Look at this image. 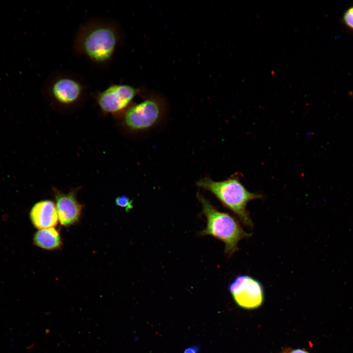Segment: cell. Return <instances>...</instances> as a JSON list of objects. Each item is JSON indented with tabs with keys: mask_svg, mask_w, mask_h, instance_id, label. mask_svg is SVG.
Listing matches in <instances>:
<instances>
[{
	"mask_svg": "<svg viewBox=\"0 0 353 353\" xmlns=\"http://www.w3.org/2000/svg\"><path fill=\"white\" fill-rule=\"evenodd\" d=\"M54 196L60 223L69 226L76 223L80 217L82 206L76 200L75 193H64L56 190Z\"/></svg>",
	"mask_w": 353,
	"mask_h": 353,
	"instance_id": "8",
	"label": "cell"
},
{
	"mask_svg": "<svg viewBox=\"0 0 353 353\" xmlns=\"http://www.w3.org/2000/svg\"><path fill=\"white\" fill-rule=\"evenodd\" d=\"M43 90L53 102L69 106L83 100L88 90L85 81L80 76L72 72L60 70L49 76Z\"/></svg>",
	"mask_w": 353,
	"mask_h": 353,
	"instance_id": "4",
	"label": "cell"
},
{
	"mask_svg": "<svg viewBox=\"0 0 353 353\" xmlns=\"http://www.w3.org/2000/svg\"><path fill=\"white\" fill-rule=\"evenodd\" d=\"M115 203L122 208H125L126 212L133 208L132 200L126 196H121L116 198Z\"/></svg>",
	"mask_w": 353,
	"mask_h": 353,
	"instance_id": "12",
	"label": "cell"
},
{
	"mask_svg": "<svg viewBox=\"0 0 353 353\" xmlns=\"http://www.w3.org/2000/svg\"><path fill=\"white\" fill-rule=\"evenodd\" d=\"M197 197L206 219V226L199 234L211 236L223 242L225 245V253L231 256L239 250V242L251 237L252 233L244 230L234 217L218 210L202 195L198 193Z\"/></svg>",
	"mask_w": 353,
	"mask_h": 353,
	"instance_id": "3",
	"label": "cell"
},
{
	"mask_svg": "<svg viewBox=\"0 0 353 353\" xmlns=\"http://www.w3.org/2000/svg\"><path fill=\"white\" fill-rule=\"evenodd\" d=\"M342 22L347 28L353 31V5L348 7L344 12Z\"/></svg>",
	"mask_w": 353,
	"mask_h": 353,
	"instance_id": "11",
	"label": "cell"
},
{
	"mask_svg": "<svg viewBox=\"0 0 353 353\" xmlns=\"http://www.w3.org/2000/svg\"><path fill=\"white\" fill-rule=\"evenodd\" d=\"M290 353H309L307 351L302 349H296L292 351Z\"/></svg>",
	"mask_w": 353,
	"mask_h": 353,
	"instance_id": "14",
	"label": "cell"
},
{
	"mask_svg": "<svg viewBox=\"0 0 353 353\" xmlns=\"http://www.w3.org/2000/svg\"><path fill=\"white\" fill-rule=\"evenodd\" d=\"M124 39L120 24L109 18H92L82 24L72 43L74 54L98 67H106L112 61Z\"/></svg>",
	"mask_w": 353,
	"mask_h": 353,
	"instance_id": "1",
	"label": "cell"
},
{
	"mask_svg": "<svg viewBox=\"0 0 353 353\" xmlns=\"http://www.w3.org/2000/svg\"><path fill=\"white\" fill-rule=\"evenodd\" d=\"M30 218L32 224L39 229L54 227L58 221L55 204L50 200L37 202L31 208Z\"/></svg>",
	"mask_w": 353,
	"mask_h": 353,
	"instance_id": "9",
	"label": "cell"
},
{
	"mask_svg": "<svg viewBox=\"0 0 353 353\" xmlns=\"http://www.w3.org/2000/svg\"><path fill=\"white\" fill-rule=\"evenodd\" d=\"M163 112L164 104L161 98L152 95L129 106L126 111L124 122L131 130H146L157 124Z\"/></svg>",
	"mask_w": 353,
	"mask_h": 353,
	"instance_id": "5",
	"label": "cell"
},
{
	"mask_svg": "<svg viewBox=\"0 0 353 353\" xmlns=\"http://www.w3.org/2000/svg\"><path fill=\"white\" fill-rule=\"evenodd\" d=\"M228 289L236 303L245 309H254L261 306L264 300V289L261 282L246 274L236 276Z\"/></svg>",
	"mask_w": 353,
	"mask_h": 353,
	"instance_id": "6",
	"label": "cell"
},
{
	"mask_svg": "<svg viewBox=\"0 0 353 353\" xmlns=\"http://www.w3.org/2000/svg\"><path fill=\"white\" fill-rule=\"evenodd\" d=\"M196 185L214 195L222 204L237 216L245 226L252 227L253 222L247 205L250 201L261 199L262 196L248 191L240 182L238 176H233L222 181H214L204 177Z\"/></svg>",
	"mask_w": 353,
	"mask_h": 353,
	"instance_id": "2",
	"label": "cell"
},
{
	"mask_svg": "<svg viewBox=\"0 0 353 353\" xmlns=\"http://www.w3.org/2000/svg\"><path fill=\"white\" fill-rule=\"evenodd\" d=\"M140 90L130 85L113 83L97 92L95 99L104 112L115 113L126 110Z\"/></svg>",
	"mask_w": 353,
	"mask_h": 353,
	"instance_id": "7",
	"label": "cell"
},
{
	"mask_svg": "<svg viewBox=\"0 0 353 353\" xmlns=\"http://www.w3.org/2000/svg\"><path fill=\"white\" fill-rule=\"evenodd\" d=\"M199 348L198 346H193L186 349L184 353H199Z\"/></svg>",
	"mask_w": 353,
	"mask_h": 353,
	"instance_id": "13",
	"label": "cell"
},
{
	"mask_svg": "<svg viewBox=\"0 0 353 353\" xmlns=\"http://www.w3.org/2000/svg\"><path fill=\"white\" fill-rule=\"evenodd\" d=\"M35 245L47 250L58 249L62 245L60 234L54 227L39 229L34 235Z\"/></svg>",
	"mask_w": 353,
	"mask_h": 353,
	"instance_id": "10",
	"label": "cell"
}]
</instances>
